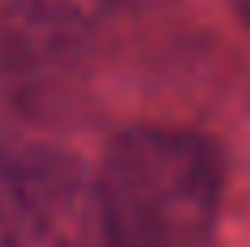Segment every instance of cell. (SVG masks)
<instances>
[{
  "label": "cell",
  "mask_w": 250,
  "mask_h": 247,
  "mask_svg": "<svg viewBox=\"0 0 250 247\" xmlns=\"http://www.w3.org/2000/svg\"><path fill=\"white\" fill-rule=\"evenodd\" d=\"M98 193L109 247H203L225 200V164L203 135L142 124L109 146Z\"/></svg>",
  "instance_id": "6da1fadb"
},
{
  "label": "cell",
  "mask_w": 250,
  "mask_h": 247,
  "mask_svg": "<svg viewBox=\"0 0 250 247\" xmlns=\"http://www.w3.org/2000/svg\"><path fill=\"white\" fill-rule=\"evenodd\" d=\"M0 247H109L98 175L55 146H0Z\"/></svg>",
  "instance_id": "7a4b0ae2"
},
{
  "label": "cell",
  "mask_w": 250,
  "mask_h": 247,
  "mask_svg": "<svg viewBox=\"0 0 250 247\" xmlns=\"http://www.w3.org/2000/svg\"><path fill=\"white\" fill-rule=\"evenodd\" d=\"M25 15L62 25V29H76V25H91L113 7V0H15Z\"/></svg>",
  "instance_id": "3957f363"
},
{
  "label": "cell",
  "mask_w": 250,
  "mask_h": 247,
  "mask_svg": "<svg viewBox=\"0 0 250 247\" xmlns=\"http://www.w3.org/2000/svg\"><path fill=\"white\" fill-rule=\"evenodd\" d=\"M239 7H243V15H247V22H250V0H239Z\"/></svg>",
  "instance_id": "277c9868"
}]
</instances>
